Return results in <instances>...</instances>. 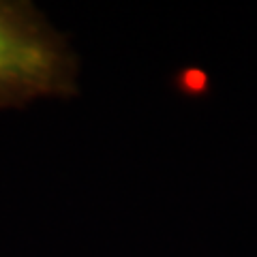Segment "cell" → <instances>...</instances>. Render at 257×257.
I'll return each instance as SVG.
<instances>
[{
    "mask_svg": "<svg viewBox=\"0 0 257 257\" xmlns=\"http://www.w3.org/2000/svg\"><path fill=\"white\" fill-rule=\"evenodd\" d=\"M79 60L67 35L26 0H0V111L77 92Z\"/></svg>",
    "mask_w": 257,
    "mask_h": 257,
    "instance_id": "6da1fadb",
    "label": "cell"
},
{
    "mask_svg": "<svg viewBox=\"0 0 257 257\" xmlns=\"http://www.w3.org/2000/svg\"><path fill=\"white\" fill-rule=\"evenodd\" d=\"M184 86H187L189 92H204L206 86H208V79L204 73H199V71H187V75L182 77Z\"/></svg>",
    "mask_w": 257,
    "mask_h": 257,
    "instance_id": "7a4b0ae2",
    "label": "cell"
}]
</instances>
